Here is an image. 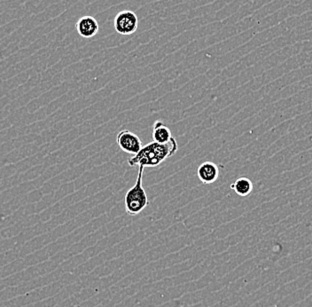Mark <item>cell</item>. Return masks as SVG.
I'll return each mask as SVG.
<instances>
[{"label":"cell","instance_id":"52a82bcc","mask_svg":"<svg viewBox=\"0 0 312 307\" xmlns=\"http://www.w3.org/2000/svg\"><path fill=\"white\" fill-rule=\"evenodd\" d=\"M153 142L164 144L169 142L173 136L169 128L163 124L161 121H156L153 126V134H152Z\"/></svg>","mask_w":312,"mask_h":307},{"label":"cell","instance_id":"ba28073f","mask_svg":"<svg viewBox=\"0 0 312 307\" xmlns=\"http://www.w3.org/2000/svg\"><path fill=\"white\" fill-rule=\"evenodd\" d=\"M231 188L239 196H248L253 191V183L251 180L241 177L231 185Z\"/></svg>","mask_w":312,"mask_h":307},{"label":"cell","instance_id":"5b68a950","mask_svg":"<svg viewBox=\"0 0 312 307\" xmlns=\"http://www.w3.org/2000/svg\"><path fill=\"white\" fill-rule=\"evenodd\" d=\"M197 176L204 185L213 184L219 177V168L215 162L206 161L198 167Z\"/></svg>","mask_w":312,"mask_h":307},{"label":"cell","instance_id":"8992f818","mask_svg":"<svg viewBox=\"0 0 312 307\" xmlns=\"http://www.w3.org/2000/svg\"><path fill=\"white\" fill-rule=\"evenodd\" d=\"M76 28L82 38L91 39L98 34V23L92 16H84L78 20Z\"/></svg>","mask_w":312,"mask_h":307},{"label":"cell","instance_id":"3957f363","mask_svg":"<svg viewBox=\"0 0 312 307\" xmlns=\"http://www.w3.org/2000/svg\"><path fill=\"white\" fill-rule=\"evenodd\" d=\"M114 23L117 33L121 35H131L137 29L138 18L132 11H122L116 14Z\"/></svg>","mask_w":312,"mask_h":307},{"label":"cell","instance_id":"6da1fadb","mask_svg":"<svg viewBox=\"0 0 312 307\" xmlns=\"http://www.w3.org/2000/svg\"><path fill=\"white\" fill-rule=\"evenodd\" d=\"M178 149V142L174 137L164 144L152 142L143 146L137 155H132L130 158L128 159V164L130 167L137 165L144 166L145 168L157 167L164 162L166 159L175 155Z\"/></svg>","mask_w":312,"mask_h":307},{"label":"cell","instance_id":"277c9868","mask_svg":"<svg viewBox=\"0 0 312 307\" xmlns=\"http://www.w3.org/2000/svg\"><path fill=\"white\" fill-rule=\"evenodd\" d=\"M116 143L123 152L132 155H137L144 146L140 137L129 130L120 131L116 137Z\"/></svg>","mask_w":312,"mask_h":307},{"label":"cell","instance_id":"7a4b0ae2","mask_svg":"<svg viewBox=\"0 0 312 307\" xmlns=\"http://www.w3.org/2000/svg\"><path fill=\"white\" fill-rule=\"evenodd\" d=\"M144 169V166L140 165L136 183L128 190L124 197L125 211L130 216L140 214L149 204L148 194L143 187Z\"/></svg>","mask_w":312,"mask_h":307}]
</instances>
